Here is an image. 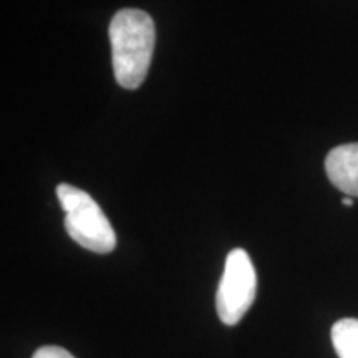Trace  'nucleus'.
I'll return each instance as SVG.
<instances>
[{
  "label": "nucleus",
  "instance_id": "7ed1b4c3",
  "mask_svg": "<svg viewBox=\"0 0 358 358\" xmlns=\"http://www.w3.org/2000/svg\"><path fill=\"white\" fill-rule=\"evenodd\" d=\"M256 292L257 274L249 254L244 249L231 250L216 295L217 315L222 324H239L254 303Z\"/></svg>",
  "mask_w": 358,
  "mask_h": 358
},
{
  "label": "nucleus",
  "instance_id": "f03ea898",
  "mask_svg": "<svg viewBox=\"0 0 358 358\" xmlns=\"http://www.w3.org/2000/svg\"><path fill=\"white\" fill-rule=\"evenodd\" d=\"M57 196L65 211V229L75 243L96 254L115 250L113 227L88 192L71 185H58Z\"/></svg>",
  "mask_w": 358,
  "mask_h": 358
},
{
  "label": "nucleus",
  "instance_id": "423d86ee",
  "mask_svg": "<svg viewBox=\"0 0 358 358\" xmlns=\"http://www.w3.org/2000/svg\"><path fill=\"white\" fill-rule=\"evenodd\" d=\"M32 358H75L69 350L57 345H47L40 347L37 352L34 353Z\"/></svg>",
  "mask_w": 358,
  "mask_h": 358
},
{
  "label": "nucleus",
  "instance_id": "f257e3e1",
  "mask_svg": "<svg viewBox=\"0 0 358 358\" xmlns=\"http://www.w3.org/2000/svg\"><path fill=\"white\" fill-rule=\"evenodd\" d=\"M155 22L146 12L123 8L111 19L110 43L116 82L136 90L145 82L155 52Z\"/></svg>",
  "mask_w": 358,
  "mask_h": 358
},
{
  "label": "nucleus",
  "instance_id": "0eeeda50",
  "mask_svg": "<svg viewBox=\"0 0 358 358\" xmlns=\"http://www.w3.org/2000/svg\"><path fill=\"white\" fill-rule=\"evenodd\" d=\"M342 203L343 206H353V198H343Z\"/></svg>",
  "mask_w": 358,
  "mask_h": 358
},
{
  "label": "nucleus",
  "instance_id": "20e7f679",
  "mask_svg": "<svg viewBox=\"0 0 358 358\" xmlns=\"http://www.w3.org/2000/svg\"><path fill=\"white\" fill-rule=\"evenodd\" d=\"M325 171L337 189L358 198V143L334 148L327 155Z\"/></svg>",
  "mask_w": 358,
  "mask_h": 358
},
{
  "label": "nucleus",
  "instance_id": "39448f33",
  "mask_svg": "<svg viewBox=\"0 0 358 358\" xmlns=\"http://www.w3.org/2000/svg\"><path fill=\"white\" fill-rule=\"evenodd\" d=\"M332 343L340 358H358V319H342L332 327Z\"/></svg>",
  "mask_w": 358,
  "mask_h": 358
}]
</instances>
